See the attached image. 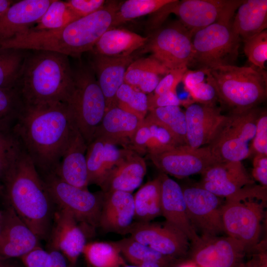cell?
I'll list each match as a JSON object with an SVG mask.
<instances>
[{"mask_svg":"<svg viewBox=\"0 0 267 267\" xmlns=\"http://www.w3.org/2000/svg\"><path fill=\"white\" fill-rule=\"evenodd\" d=\"M12 130L41 177L55 172L69 143L80 133L64 103L23 106Z\"/></svg>","mask_w":267,"mask_h":267,"instance_id":"1","label":"cell"},{"mask_svg":"<svg viewBox=\"0 0 267 267\" xmlns=\"http://www.w3.org/2000/svg\"><path fill=\"white\" fill-rule=\"evenodd\" d=\"M0 184V193L6 204L12 207L39 239L48 238L54 204L43 178L20 143Z\"/></svg>","mask_w":267,"mask_h":267,"instance_id":"2","label":"cell"},{"mask_svg":"<svg viewBox=\"0 0 267 267\" xmlns=\"http://www.w3.org/2000/svg\"><path fill=\"white\" fill-rule=\"evenodd\" d=\"M74 86L69 56L43 50L27 51L15 88L24 106L67 103Z\"/></svg>","mask_w":267,"mask_h":267,"instance_id":"3","label":"cell"},{"mask_svg":"<svg viewBox=\"0 0 267 267\" xmlns=\"http://www.w3.org/2000/svg\"><path fill=\"white\" fill-rule=\"evenodd\" d=\"M267 205V187L255 183L225 198L222 208L223 231L242 243L249 254L258 245Z\"/></svg>","mask_w":267,"mask_h":267,"instance_id":"4","label":"cell"},{"mask_svg":"<svg viewBox=\"0 0 267 267\" xmlns=\"http://www.w3.org/2000/svg\"><path fill=\"white\" fill-rule=\"evenodd\" d=\"M207 78L215 87L219 100L231 112L256 108L267 97L266 72L254 66L229 65L207 69Z\"/></svg>","mask_w":267,"mask_h":267,"instance_id":"5","label":"cell"},{"mask_svg":"<svg viewBox=\"0 0 267 267\" xmlns=\"http://www.w3.org/2000/svg\"><path fill=\"white\" fill-rule=\"evenodd\" d=\"M73 72L74 86L68 104L88 145L106 112L105 99L90 65L80 63Z\"/></svg>","mask_w":267,"mask_h":267,"instance_id":"6","label":"cell"},{"mask_svg":"<svg viewBox=\"0 0 267 267\" xmlns=\"http://www.w3.org/2000/svg\"><path fill=\"white\" fill-rule=\"evenodd\" d=\"M241 0H173L154 14L148 22L151 31L160 27L170 13L192 35L214 23L231 21Z\"/></svg>","mask_w":267,"mask_h":267,"instance_id":"7","label":"cell"},{"mask_svg":"<svg viewBox=\"0 0 267 267\" xmlns=\"http://www.w3.org/2000/svg\"><path fill=\"white\" fill-rule=\"evenodd\" d=\"M261 110L232 112L208 146L217 162L241 161L250 157V146Z\"/></svg>","mask_w":267,"mask_h":267,"instance_id":"8","label":"cell"},{"mask_svg":"<svg viewBox=\"0 0 267 267\" xmlns=\"http://www.w3.org/2000/svg\"><path fill=\"white\" fill-rule=\"evenodd\" d=\"M240 41L231 21L217 22L199 30L192 36L191 64L198 65L200 69L233 65L238 57Z\"/></svg>","mask_w":267,"mask_h":267,"instance_id":"9","label":"cell"},{"mask_svg":"<svg viewBox=\"0 0 267 267\" xmlns=\"http://www.w3.org/2000/svg\"><path fill=\"white\" fill-rule=\"evenodd\" d=\"M41 177L54 205L72 214L86 232L93 233L99 226L102 191L92 193L73 186L55 173Z\"/></svg>","mask_w":267,"mask_h":267,"instance_id":"10","label":"cell"},{"mask_svg":"<svg viewBox=\"0 0 267 267\" xmlns=\"http://www.w3.org/2000/svg\"><path fill=\"white\" fill-rule=\"evenodd\" d=\"M143 46L169 70L187 68L193 61L192 35L179 21L152 31Z\"/></svg>","mask_w":267,"mask_h":267,"instance_id":"11","label":"cell"},{"mask_svg":"<svg viewBox=\"0 0 267 267\" xmlns=\"http://www.w3.org/2000/svg\"><path fill=\"white\" fill-rule=\"evenodd\" d=\"M248 254L242 243L228 236H200L186 260L197 267H239Z\"/></svg>","mask_w":267,"mask_h":267,"instance_id":"12","label":"cell"},{"mask_svg":"<svg viewBox=\"0 0 267 267\" xmlns=\"http://www.w3.org/2000/svg\"><path fill=\"white\" fill-rule=\"evenodd\" d=\"M181 187L188 218L196 233L211 236L224 232L221 198L198 184Z\"/></svg>","mask_w":267,"mask_h":267,"instance_id":"13","label":"cell"},{"mask_svg":"<svg viewBox=\"0 0 267 267\" xmlns=\"http://www.w3.org/2000/svg\"><path fill=\"white\" fill-rule=\"evenodd\" d=\"M129 233L136 241L165 256L179 261L185 260L187 257L189 240L183 232L166 222L135 221Z\"/></svg>","mask_w":267,"mask_h":267,"instance_id":"14","label":"cell"},{"mask_svg":"<svg viewBox=\"0 0 267 267\" xmlns=\"http://www.w3.org/2000/svg\"><path fill=\"white\" fill-rule=\"evenodd\" d=\"M148 156L162 173L178 178L201 175L217 162L208 146L194 148L186 144L181 145Z\"/></svg>","mask_w":267,"mask_h":267,"instance_id":"15","label":"cell"},{"mask_svg":"<svg viewBox=\"0 0 267 267\" xmlns=\"http://www.w3.org/2000/svg\"><path fill=\"white\" fill-rule=\"evenodd\" d=\"M39 240L12 207L0 210V260L21 258L40 246Z\"/></svg>","mask_w":267,"mask_h":267,"instance_id":"16","label":"cell"},{"mask_svg":"<svg viewBox=\"0 0 267 267\" xmlns=\"http://www.w3.org/2000/svg\"><path fill=\"white\" fill-rule=\"evenodd\" d=\"M49 235V250L61 252L75 267L86 244V232L72 214L58 207L54 212Z\"/></svg>","mask_w":267,"mask_h":267,"instance_id":"17","label":"cell"},{"mask_svg":"<svg viewBox=\"0 0 267 267\" xmlns=\"http://www.w3.org/2000/svg\"><path fill=\"white\" fill-rule=\"evenodd\" d=\"M201 175L197 184L221 198H226L255 183L241 161L217 162Z\"/></svg>","mask_w":267,"mask_h":267,"instance_id":"18","label":"cell"},{"mask_svg":"<svg viewBox=\"0 0 267 267\" xmlns=\"http://www.w3.org/2000/svg\"><path fill=\"white\" fill-rule=\"evenodd\" d=\"M184 113L187 145L194 148L209 145L226 117L216 105L194 102L186 106Z\"/></svg>","mask_w":267,"mask_h":267,"instance_id":"19","label":"cell"},{"mask_svg":"<svg viewBox=\"0 0 267 267\" xmlns=\"http://www.w3.org/2000/svg\"><path fill=\"white\" fill-rule=\"evenodd\" d=\"M158 177L161 181V212L165 222L183 232L192 244L196 243L200 236L189 221L181 186L165 174Z\"/></svg>","mask_w":267,"mask_h":267,"instance_id":"20","label":"cell"},{"mask_svg":"<svg viewBox=\"0 0 267 267\" xmlns=\"http://www.w3.org/2000/svg\"><path fill=\"white\" fill-rule=\"evenodd\" d=\"M102 192L99 226L106 232L129 233L135 222L134 195L118 190Z\"/></svg>","mask_w":267,"mask_h":267,"instance_id":"21","label":"cell"},{"mask_svg":"<svg viewBox=\"0 0 267 267\" xmlns=\"http://www.w3.org/2000/svg\"><path fill=\"white\" fill-rule=\"evenodd\" d=\"M133 61L132 54L109 56L91 53L89 65L105 97L106 111L116 106V93L124 83L126 70Z\"/></svg>","mask_w":267,"mask_h":267,"instance_id":"22","label":"cell"},{"mask_svg":"<svg viewBox=\"0 0 267 267\" xmlns=\"http://www.w3.org/2000/svg\"><path fill=\"white\" fill-rule=\"evenodd\" d=\"M52 0H21L13 2L0 18V42L10 39L33 26Z\"/></svg>","mask_w":267,"mask_h":267,"instance_id":"23","label":"cell"},{"mask_svg":"<svg viewBox=\"0 0 267 267\" xmlns=\"http://www.w3.org/2000/svg\"><path fill=\"white\" fill-rule=\"evenodd\" d=\"M132 151L119 148L103 138L94 137L88 145L86 154L89 184L100 186L110 171Z\"/></svg>","mask_w":267,"mask_h":267,"instance_id":"24","label":"cell"},{"mask_svg":"<svg viewBox=\"0 0 267 267\" xmlns=\"http://www.w3.org/2000/svg\"><path fill=\"white\" fill-rule=\"evenodd\" d=\"M87 144L80 133L72 139L54 173L73 186L88 189L89 176L86 154Z\"/></svg>","mask_w":267,"mask_h":267,"instance_id":"25","label":"cell"},{"mask_svg":"<svg viewBox=\"0 0 267 267\" xmlns=\"http://www.w3.org/2000/svg\"><path fill=\"white\" fill-rule=\"evenodd\" d=\"M142 120L117 106L112 107L106 111L94 137L103 138L117 145H129Z\"/></svg>","mask_w":267,"mask_h":267,"instance_id":"26","label":"cell"},{"mask_svg":"<svg viewBox=\"0 0 267 267\" xmlns=\"http://www.w3.org/2000/svg\"><path fill=\"white\" fill-rule=\"evenodd\" d=\"M146 172L144 160L132 151L110 171L99 186L103 192L132 193L140 186Z\"/></svg>","mask_w":267,"mask_h":267,"instance_id":"27","label":"cell"},{"mask_svg":"<svg viewBox=\"0 0 267 267\" xmlns=\"http://www.w3.org/2000/svg\"><path fill=\"white\" fill-rule=\"evenodd\" d=\"M148 37L122 28H111L99 38L91 53L109 56L129 55L143 46Z\"/></svg>","mask_w":267,"mask_h":267,"instance_id":"28","label":"cell"},{"mask_svg":"<svg viewBox=\"0 0 267 267\" xmlns=\"http://www.w3.org/2000/svg\"><path fill=\"white\" fill-rule=\"evenodd\" d=\"M169 70L151 55L140 58L134 60L128 66L124 83L145 94H149L154 91Z\"/></svg>","mask_w":267,"mask_h":267,"instance_id":"29","label":"cell"},{"mask_svg":"<svg viewBox=\"0 0 267 267\" xmlns=\"http://www.w3.org/2000/svg\"><path fill=\"white\" fill-rule=\"evenodd\" d=\"M237 9L232 27L241 40L244 41L267 30V0H243Z\"/></svg>","mask_w":267,"mask_h":267,"instance_id":"30","label":"cell"},{"mask_svg":"<svg viewBox=\"0 0 267 267\" xmlns=\"http://www.w3.org/2000/svg\"><path fill=\"white\" fill-rule=\"evenodd\" d=\"M134 199L135 222H150L162 215L159 177L142 186L134 196Z\"/></svg>","mask_w":267,"mask_h":267,"instance_id":"31","label":"cell"},{"mask_svg":"<svg viewBox=\"0 0 267 267\" xmlns=\"http://www.w3.org/2000/svg\"><path fill=\"white\" fill-rule=\"evenodd\" d=\"M82 254L90 267H121L126 265L113 242L86 243Z\"/></svg>","mask_w":267,"mask_h":267,"instance_id":"32","label":"cell"},{"mask_svg":"<svg viewBox=\"0 0 267 267\" xmlns=\"http://www.w3.org/2000/svg\"><path fill=\"white\" fill-rule=\"evenodd\" d=\"M113 243L119 248L121 254L132 265L137 266L141 263L149 261L176 265L181 261L165 256L131 237Z\"/></svg>","mask_w":267,"mask_h":267,"instance_id":"33","label":"cell"},{"mask_svg":"<svg viewBox=\"0 0 267 267\" xmlns=\"http://www.w3.org/2000/svg\"><path fill=\"white\" fill-rule=\"evenodd\" d=\"M77 19L66 1L52 0L41 18L26 31H54L64 27Z\"/></svg>","mask_w":267,"mask_h":267,"instance_id":"34","label":"cell"},{"mask_svg":"<svg viewBox=\"0 0 267 267\" xmlns=\"http://www.w3.org/2000/svg\"><path fill=\"white\" fill-rule=\"evenodd\" d=\"M27 51L0 46V88H15Z\"/></svg>","mask_w":267,"mask_h":267,"instance_id":"35","label":"cell"},{"mask_svg":"<svg viewBox=\"0 0 267 267\" xmlns=\"http://www.w3.org/2000/svg\"><path fill=\"white\" fill-rule=\"evenodd\" d=\"M173 0H127L119 4L112 28L132 19L154 13Z\"/></svg>","mask_w":267,"mask_h":267,"instance_id":"36","label":"cell"},{"mask_svg":"<svg viewBox=\"0 0 267 267\" xmlns=\"http://www.w3.org/2000/svg\"><path fill=\"white\" fill-rule=\"evenodd\" d=\"M149 111L147 115L166 127L180 144L187 145L185 116L179 106L158 107Z\"/></svg>","mask_w":267,"mask_h":267,"instance_id":"37","label":"cell"},{"mask_svg":"<svg viewBox=\"0 0 267 267\" xmlns=\"http://www.w3.org/2000/svg\"><path fill=\"white\" fill-rule=\"evenodd\" d=\"M149 129V139L145 151L156 154L181 145L172 133L164 125L147 115L144 118Z\"/></svg>","mask_w":267,"mask_h":267,"instance_id":"38","label":"cell"},{"mask_svg":"<svg viewBox=\"0 0 267 267\" xmlns=\"http://www.w3.org/2000/svg\"><path fill=\"white\" fill-rule=\"evenodd\" d=\"M116 106L143 120L148 109L147 95L131 86L124 83L116 95Z\"/></svg>","mask_w":267,"mask_h":267,"instance_id":"39","label":"cell"},{"mask_svg":"<svg viewBox=\"0 0 267 267\" xmlns=\"http://www.w3.org/2000/svg\"><path fill=\"white\" fill-rule=\"evenodd\" d=\"M23 108L16 88H0V128H12Z\"/></svg>","mask_w":267,"mask_h":267,"instance_id":"40","label":"cell"},{"mask_svg":"<svg viewBox=\"0 0 267 267\" xmlns=\"http://www.w3.org/2000/svg\"><path fill=\"white\" fill-rule=\"evenodd\" d=\"M20 146L12 128H0V189L1 181L12 163Z\"/></svg>","mask_w":267,"mask_h":267,"instance_id":"41","label":"cell"},{"mask_svg":"<svg viewBox=\"0 0 267 267\" xmlns=\"http://www.w3.org/2000/svg\"><path fill=\"white\" fill-rule=\"evenodd\" d=\"M244 51L253 66L265 70L267 60V30L243 41Z\"/></svg>","mask_w":267,"mask_h":267,"instance_id":"42","label":"cell"},{"mask_svg":"<svg viewBox=\"0 0 267 267\" xmlns=\"http://www.w3.org/2000/svg\"><path fill=\"white\" fill-rule=\"evenodd\" d=\"M267 155V113L261 111L257 119L255 134L250 146V156Z\"/></svg>","mask_w":267,"mask_h":267,"instance_id":"43","label":"cell"},{"mask_svg":"<svg viewBox=\"0 0 267 267\" xmlns=\"http://www.w3.org/2000/svg\"><path fill=\"white\" fill-rule=\"evenodd\" d=\"M194 102L216 105L219 100L217 90L213 84L206 78V80L194 87L188 91Z\"/></svg>","mask_w":267,"mask_h":267,"instance_id":"44","label":"cell"},{"mask_svg":"<svg viewBox=\"0 0 267 267\" xmlns=\"http://www.w3.org/2000/svg\"><path fill=\"white\" fill-rule=\"evenodd\" d=\"M194 101H182L178 96L176 91H169L162 94L153 93L147 95L148 111L158 107L185 105V106Z\"/></svg>","mask_w":267,"mask_h":267,"instance_id":"45","label":"cell"},{"mask_svg":"<svg viewBox=\"0 0 267 267\" xmlns=\"http://www.w3.org/2000/svg\"><path fill=\"white\" fill-rule=\"evenodd\" d=\"M188 69L187 67L169 70L161 79L153 93L162 94L169 91H176V88L181 82L183 76Z\"/></svg>","mask_w":267,"mask_h":267,"instance_id":"46","label":"cell"},{"mask_svg":"<svg viewBox=\"0 0 267 267\" xmlns=\"http://www.w3.org/2000/svg\"><path fill=\"white\" fill-rule=\"evenodd\" d=\"M66 2L78 18L90 15L101 9L106 3L104 0H68Z\"/></svg>","mask_w":267,"mask_h":267,"instance_id":"47","label":"cell"},{"mask_svg":"<svg viewBox=\"0 0 267 267\" xmlns=\"http://www.w3.org/2000/svg\"><path fill=\"white\" fill-rule=\"evenodd\" d=\"M49 254L39 246L20 258L25 267H46Z\"/></svg>","mask_w":267,"mask_h":267,"instance_id":"48","label":"cell"},{"mask_svg":"<svg viewBox=\"0 0 267 267\" xmlns=\"http://www.w3.org/2000/svg\"><path fill=\"white\" fill-rule=\"evenodd\" d=\"M252 174L260 185L267 187V155L257 154L254 156Z\"/></svg>","mask_w":267,"mask_h":267,"instance_id":"49","label":"cell"},{"mask_svg":"<svg viewBox=\"0 0 267 267\" xmlns=\"http://www.w3.org/2000/svg\"><path fill=\"white\" fill-rule=\"evenodd\" d=\"M207 69H199L196 70L187 69L184 73L182 82L185 89L188 91L195 85L205 81L207 78Z\"/></svg>","mask_w":267,"mask_h":267,"instance_id":"50","label":"cell"},{"mask_svg":"<svg viewBox=\"0 0 267 267\" xmlns=\"http://www.w3.org/2000/svg\"><path fill=\"white\" fill-rule=\"evenodd\" d=\"M251 254V258L246 262L244 261L239 267H267L265 248L258 245Z\"/></svg>","mask_w":267,"mask_h":267,"instance_id":"51","label":"cell"},{"mask_svg":"<svg viewBox=\"0 0 267 267\" xmlns=\"http://www.w3.org/2000/svg\"><path fill=\"white\" fill-rule=\"evenodd\" d=\"M49 253L46 267H73L59 251L50 250Z\"/></svg>","mask_w":267,"mask_h":267,"instance_id":"52","label":"cell"},{"mask_svg":"<svg viewBox=\"0 0 267 267\" xmlns=\"http://www.w3.org/2000/svg\"><path fill=\"white\" fill-rule=\"evenodd\" d=\"M13 2L9 0H0V18Z\"/></svg>","mask_w":267,"mask_h":267,"instance_id":"53","label":"cell"},{"mask_svg":"<svg viewBox=\"0 0 267 267\" xmlns=\"http://www.w3.org/2000/svg\"><path fill=\"white\" fill-rule=\"evenodd\" d=\"M9 260H0V267H21L15 263L10 262Z\"/></svg>","mask_w":267,"mask_h":267,"instance_id":"54","label":"cell"},{"mask_svg":"<svg viewBox=\"0 0 267 267\" xmlns=\"http://www.w3.org/2000/svg\"><path fill=\"white\" fill-rule=\"evenodd\" d=\"M175 267H197L191 262L185 260L178 263Z\"/></svg>","mask_w":267,"mask_h":267,"instance_id":"55","label":"cell"},{"mask_svg":"<svg viewBox=\"0 0 267 267\" xmlns=\"http://www.w3.org/2000/svg\"><path fill=\"white\" fill-rule=\"evenodd\" d=\"M121 267H139L134 265H125L124 266Z\"/></svg>","mask_w":267,"mask_h":267,"instance_id":"56","label":"cell"}]
</instances>
